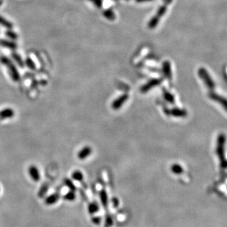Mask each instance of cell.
<instances>
[{"instance_id": "cell-31", "label": "cell", "mask_w": 227, "mask_h": 227, "mask_svg": "<svg viewBox=\"0 0 227 227\" xmlns=\"http://www.w3.org/2000/svg\"><path fill=\"white\" fill-rule=\"evenodd\" d=\"M112 204L114 206V208H117V206H119V204L118 199L116 198V197H113L112 199Z\"/></svg>"}, {"instance_id": "cell-30", "label": "cell", "mask_w": 227, "mask_h": 227, "mask_svg": "<svg viewBox=\"0 0 227 227\" xmlns=\"http://www.w3.org/2000/svg\"><path fill=\"white\" fill-rule=\"evenodd\" d=\"M90 1L92 2L98 8H100L102 7V0H90Z\"/></svg>"}, {"instance_id": "cell-4", "label": "cell", "mask_w": 227, "mask_h": 227, "mask_svg": "<svg viewBox=\"0 0 227 227\" xmlns=\"http://www.w3.org/2000/svg\"><path fill=\"white\" fill-rule=\"evenodd\" d=\"M198 75L200 78L203 81L204 84L206 85L210 90H213L215 87V82L210 76L208 72L204 68H201L198 70Z\"/></svg>"}, {"instance_id": "cell-29", "label": "cell", "mask_w": 227, "mask_h": 227, "mask_svg": "<svg viewBox=\"0 0 227 227\" xmlns=\"http://www.w3.org/2000/svg\"><path fill=\"white\" fill-rule=\"evenodd\" d=\"M104 15L108 19H110V20H113L115 18V16H114V14L113 13V11L111 10H106L105 11V12L104 13Z\"/></svg>"}, {"instance_id": "cell-10", "label": "cell", "mask_w": 227, "mask_h": 227, "mask_svg": "<svg viewBox=\"0 0 227 227\" xmlns=\"http://www.w3.org/2000/svg\"><path fill=\"white\" fill-rule=\"evenodd\" d=\"M61 197V195L59 192H58V191L55 192L45 197L44 203H45V204H46L48 206L53 205L57 202V201L59 200Z\"/></svg>"}, {"instance_id": "cell-1", "label": "cell", "mask_w": 227, "mask_h": 227, "mask_svg": "<svg viewBox=\"0 0 227 227\" xmlns=\"http://www.w3.org/2000/svg\"><path fill=\"white\" fill-rule=\"evenodd\" d=\"M0 63L4 65L8 70L10 76L15 82H18L20 79V73L13 62L7 56L0 57Z\"/></svg>"}, {"instance_id": "cell-23", "label": "cell", "mask_w": 227, "mask_h": 227, "mask_svg": "<svg viewBox=\"0 0 227 227\" xmlns=\"http://www.w3.org/2000/svg\"><path fill=\"white\" fill-rule=\"evenodd\" d=\"M76 192L73 191H69L68 193H66L63 196V199L65 201H73L76 199Z\"/></svg>"}, {"instance_id": "cell-20", "label": "cell", "mask_w": 227, "mask_h": 227, "mask_svg": "<svg viewBox=\"0 0 227 227\" xmlns=\"http://www.w3.org/2000/svg\"><path fill=\"white\" fill-rule=\"evenodd\" d=\"M11 56H12L13 59L15 60V61L17 63V65L20 68H24V66H25L24 61L22 59V57L20 56L18 54H17L16 52H12Z\"/></svg>"}, {"instance_id": "cell-5", "label": "cell", "mask_w": 227, "mask_h": 227, "mask_svg": "<svg viewBox=\"0 0 227 227\" xmlns=\"http://www.w3.org/2000/svg\"><path fill=\"white\" fill-rule=\"evenodd\" d=\"M161 82H162V79L160 78L152 79L141 87V89H140L141 92L143 93H147L151 89H153L154 87L160 85Z\"/></svg>"}, {"instance_id": "cell-13", "label": "cell", "mask_w": 227, "mask_h": 227, "mask_svg": "<svg viewBox=\"0 0 227 227\" xmlns=\"http://www.w3.org/2000/svg\"><path fill=\"white\" fill-rule=\"evenodd\" d=\"M209 97H210L211 99L220 103L221 105H222L225 107V109H226V100L224 97H223L214 92H211L209 95Z\"/></svg>"}, {"instance_id": "cell-16", "label": "cell", "mask_w": 227, "mask_h": 227, "mask_svg": "<svg viewBox=\"0 0 227 227\" xmlns=\"http://www.w3.org/2000/svg\"><path fill=\"white\" fill-rule=\"evenodd\" d=\"M163 74L167 79H170L172 78V70L171 66L169 61L164 62L163 65Z\"/></svg>"}, {"instance_id": "cell-6", "label": "cell", "mask_w": 227, "mask_h": 227, "mask_svg": "<svg viewBox=\"0 0 227 227\" xmlns=\"http://www.w3.org/2000/svg\"><path fill=\"white\" fill-rule=\"evenodd\" d=\"M129 98V95L127 93H125L120 97H119L117 98H116L112 104V107L114 110H118L122 106L125 104V103L128 100Z\"/></svg>"}, {"instance_id": "cell-15", "label": "cell", "mask_w": 227, "mask_h": 227, "mask_svg": "<svg viewBox=\"0 0 227 227\" xmlns=\"http://www.w3.org/2000/svg\"><path fill=\"white\" fill-rule=\"evenodd\" d=\"M0 46L3 48H8V49H10L12 50H15L17 48V44L15 43H14L13 41L5 40V39L0 40Z\"/></svg>"}, {"instance_id": "cell-14", "label": "cell", "mask_w": 227, "mask_h": 227, "mask_svg": "<svg viewBox=\"0 0 227 227\" xmlns=\"http://www.w3.org/2000/svg\"><path fill=\"white\" fill-rule=\"evenodd\" d=\"M170 114L175 117H185L188 116V112L185 109L180 108H174L170 111Z\"/></svg>"}, {"instance_id": "cell-27", "label": "cell", "mask_w": 227, "mask_h": 227, "mask_svg": "<svg viewBox=\"0 0 227 227\" xmlns=\"http://www.w3.org/2000/svg\"><path fill=\"white\" fill-rule=\"evenodd\" d=\"M90 221L93 225L98 226V225H100L102 223V218L99 216L92 215V217H91Z\"/></svg>"}, {"instance_id": "cell-25", "label": "cell", "mask_w": 227, "mask_h": 227, "mask_svg": "<svg viewBox=\"0 0 227 227\" xmlns=\"http://www.w3.org/2000/svg\"><path fill=\"white\" fill-rule=\"evenodd\" d=\"M114 225V219L110 213L106 215L104 221V227H112Z\"/></svg>"}, {"instance_id": "cell-9", "label": "cell", "mask_w": 227, "mask_h": 227, "mask_svg": "<svg viewBox=\"0 0 227 227\" xmlns=\"http://www.w3.org/2000/svg\"><path fill=\"white\" fill-rule=\"evenodd\" d=\"M15 114V111L10 107H6L0 110V121L11 119Z\"/></svg>"}, {"instance_id": "cell-22", "label": "cell", "mask_w": 227, "mask_h": 227, "mask_svg": "<svg viewBox=\"0 0 227 227\" xmlns=\"http://www.w3.org/2000/svg\"><path fill=\"white\" fill-rule=\"evenodd\" d=\"M171 172L175 175H180L184 172V169L178 163H174L170 167Z\"/></svg>"}, {"instance_id": "cell-28", "label": "cell", "mask_w": 227, "mask_h": 227, "mask_svg": "<svg viewBox=\"0 0 227 227\" xmlns=\"http://www.w3.org/2000/svg\"><path fill=\"white\" fill-rule=\"evenodd\" d=\"M6 35L8 37H9L10 39L13 40L17 39V38H18L17 34L15 33V32L11 30V29H9L8 30H7L6 32Z\"/></svg>"}, {"instance_id": "cell-26", "label": "cell", "mask_w": 227, "mask_h": 227, "mask_svg": "<svg viewBox=\"0 0 227 227\" xmlns=\"http://www.w3.org/2000/svg\"><path fill=\"white\" fill-rule=\"evenodd\" d=\"M25 63V65L30 70H34L35 68H36V66H35V65L34 63V62L29 57L27 58L25 61L24 62Z\"/></svg>"}, {"instance_id": "cell-32", "label": "cell", "mask_w": 227, "mask_h": 227, "mask_svg": "<svg viewBox=\"0 0 227 227\" xmlns=\"http://www.w3.org/2000/svg\"><path fill=\"white\" fill-rule=\"evenodd\" d=\"M136 2H148V1H152V0H136Z\"/></svg>"}, {"instance_id": "cell-33", "label": "cell", "mask_w": 227, "mask_h": 227, "mask_svg": "<svg viewBox=\"0 0 227 227\" xmlns=\"http://www.w3.org/2000/svg\"><path fill=\"white\" fill-rule=\"evenodd\" d=\"M2 1H0V5H2Z\"/></svg>"}, {"instance_id": "cell-7", "label": "cell", "mask_w": 227, "mask_h": 227, "mask_svg": "<svg viewBox=\"0 0 227 227\" xmlns=\"http://www.w3.org/2000/svg\"><path fill=\"white\" fill-rule=\"evenodd\" d=\"M28 173L31 179L35 182H38L41 179L40 171L34 165H31L30 166H29L28 169Z\"/></svg>"}, {"instance_id": "cell-24", "label": "cell", "mask_w": 227, "mask_h": 227, "mask_svg": "<svg viewBox=\"0 0 227 227\" xmlns=\"http://www.w3.org/2000/svg\"><path fill=\"white\" fill-rule=\"evenodd\" d=\"M0 25L8 29H11L13 27V25L11 22L1 15H0Z\"/></svg>"}, {"instance_id": "cell-19", "label": "cell", "mask_w": 227, "mask_h": 227, "mask_svg": "<svg viewBox=\"0 0 227 227\" xmlns=\"http://www.w3.org/2000/svg\"><path fill=\"white\" fill-rule=\"evenodd\" d=\"M71 178L76 181L81 182H83L84 179V174L82 173L80 170H75L72 174H71Z\"/></svg>"}, {"instance_id": "cell-18", "label": "cell", "mask_w": 227, "mask_h": 227, "mask_svg": "<svg viewBox=\"0 0 227 227\" xmlns=\"http://www.w3.org/2000/svg\"><path fill=\"white\" fill-rule=\"evenodd\" d=\"M63 183L65 186H66L69 190L70 191H76L77 190V188L76 186V185L74 184V182H73L72 180H71L69 178H65L63 180Z\"/></svg>"}, {"instance_id": "cell-21", "label": "cell", "mask_w": 227, "mask_h": 227, "mask_svg": "<svg viewBox=\"0 0 227 227\" xmlns=\"http://www.w3.org/2000/svg\"><path fill=\"white\" fill-rule=\"evenodd\" d=\"M163 94V97H164L165 100H166L167 102L170 103V104H174V103H175V97H174V95L172 93L169 92L167 90H164Z\"/></svg>"}, {"instance_id": "cell-11", "label": "cell", "mask_w": 227, "mask_h": 227, "mask_svg": "<svg viewBox=\"0 0 227 227\" xmlns=\"http://www.w3.org/2000/svg\"><path fill=\"white\" fill-rule=\"evenodd\" d=\"M92 153V148L89 146H85L81 149L77 154L78 158L80 160H84L87 158Z\"/></svg>"}, {"instance_id": "cell-17", "label": "cell", "mask_w": 227, "mask_h": 227, "mask_svg": "<svg viewBox=\"0 0 227 227\" xmlns=\"http://www.w3.org/2000/svg\"><path fill=\"white\" fill-rule=\"evenodd\" d=\"M49 188V184L48 182L44 183L42 185H41L40 188L39 189L38 194H37L38 197L41 199L44 198L48 192Z\"/></svg>"}, {"instance_id": "cell-8", "label": "cell", "mask_w": 227, "mask_h": 227, "mask_svg": "<svg viewBox=\"0 0 227 227\" xmlns=\"http://www.w3.org/2000/svg\"><path fill=\"white\" fill-rule=\"evenodd\" d=\"M99 197L100 200V202L103 206V208L106 211V214L109 213L108 208H109V197L107 191L105 189H102L99 192Z\"/></svg>"}, {"instance_id": "cell-2", "label": "cell", "mask_w": 227, "mask_h": 227, "mask_svg": "<svg viewBox=\"0 0 227 227\" xmlns=\"http://www.w3.org/2000/svg\"><path fill=\"white\" fill-rule=\"evenodd\" d=\"M226 142V138L223 134H221L218 136L217 139V145L216 152L220 161V166L223 169H226L227 166V162L225 155V144Z\"/></svg>"}, {"instance_id": "cell-12", "label": "cell", "mask_w": 227, "mask_h": 227, "mask_svg": "<svg viewBox=\"0 0 227 227\" xmlns=\"http://www.w3.org/2000/svg\"><path fill=\"white\" fill-rule=\"evenodd\" d=\"M99 210H100V206L97 201H92L88 204L87 207L88 213L91 216L97 213Z\"/></svg>"}, {"instance_id": "cell-3", "label": "cell", "mask_w": 227, "mask_h": 227, "mask_svg": "<svg viewBox=\"0 0 227 227\" xmlns=\"http://www.w3.org/2000/svg\"><path fill=\"white\" fill-rule=\"evenodd\" d=\"M172 2V0H163V5L159 8L155 16H154L152 18V19H151V20L148 24V27L150 29H154L155 27H156V26H157V25L160 21V19L161 18V17H162L163 16V15L165 13H166L169 5Z\"/></svg>"}]
</instances>
